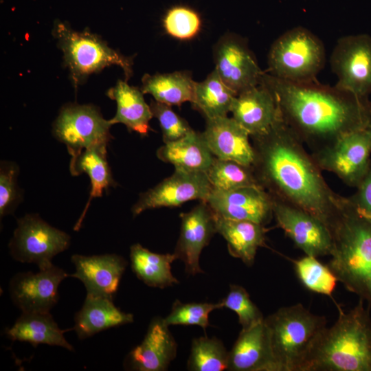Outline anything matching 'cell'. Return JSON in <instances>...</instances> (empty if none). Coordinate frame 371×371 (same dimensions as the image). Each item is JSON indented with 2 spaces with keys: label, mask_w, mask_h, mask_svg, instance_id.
I'll list each match as a JSON object with an SVG mask.
<instances>
[{
  "label": "cell",
  "mask_w": 371,
  "mask_h": 371,
  "mask_svg": "<svg viewBox=\"0 0 371 371\" xmlns=\"http://www.w3.org/2000/svg\"><path fill=\"white\" fill-rule=\"evenodd\" d=\"M348 199L354 209L371 222V161L366 176L356 188V192Z\"/></svg>",
  "instance_id": "cell-40"
},
{
  "label": "cell",
  "mask_w": 371,
  "mask_h": 371,
  "mask_svg": "<svg viewBox=\"0 0 371 371\" xmlns=\"http://www.w3.org/2000/svg\"><path fill=\"white\" fill-rule=\"evenodd\" d=\"M71 259L76 271L69 276L84 284L87 295L113 298L128 264L123 257L114 254H74Z\"/></svg>",
  "instance_id": "cell-18"
},
{
  "label": "cell",
  "mask_w": 371,
  "mask_h": 371,
  "mask_svg": "<svg viewBox=\"0 0 371 371\" xmlns=\"http://www.w3.org/2000/svg\"><path fill=\"white\" fill-rule=\"evenodd\" d=\"M229 352L216 337H199L192 340L188 369L191 371L227 370Z\"/></svg>",
  "instance_id": "cell-33"
},
{
  "label": "cell",
  "mask_w": 371,
  "mask_h": 371,
  "mask_svg": "<svg viewBox=\"0 0 371 371\" xmlns=\"http://www.w3.org/2000/svg\"><path fill=\"white\" fill-rule=\"evenodd\" d=\"M69 170L73 176L86 173L91 181V192L84 211L74 229L78 230L93 198L100 197L104 190L115 185L106 159V146H95L83 150L80 154L71 157Z\"/></svg>",
  "instance_id": "cell-28"
},
{
  "label": "cell",
  "mask_w": 371,
  "mask_h": 371,
  "mask_svg": "<svg viewBox=\"0 0 371 371\" xmlns=\"http://www.w3.org/2000/svg\"><path fill=\"white\" fill-rule=\"evenodd\" d=\"M236 96L214 69L203 81L195 82L191 103L206 119H212L227 116Z\"/></svg>",
  "instance_id": "cell-31"
},
{
  "label": "cell",
  "mask_w": 371,
  "mask_h": 371,
  "mask_svg": "<svg viewBox=\"0 0 371 371\" xmlns=\"http://www.w3.org/2000/svg\"><path fill=\"white\" fill-rule=\"evenodd\" d=\"M223 307L235 312L242 330L247 329L264 320L258 307L251 301L247 290L242 286L230 284L226 297L220 301Z\"/></svg>",
  "instance_id": "cell-36"
},
{
  "label": "cell",
  "mask_w": 371,
  "mask_h": 371,
  "mask_svg": "<svg viewBox=\"0 0 371 371\" xmlns=\"http://www.w3.org/2000/svg\"><path fill=\"white\" fill-rule=\"evenodd\" d=\"M130 259L133 273L148 286L164 289L179 283L171 271L177 259L174 252L157 254L136 243L130 247Z\"/></svg>",
  "instance_id": "cell-29"
},
{
  "label": "cell",
  "mask_w": 371,
  "mask_h": 371,
  "mask_svg": "<svg viewBox=\"0 0 371 371\" xmlns=\"http://www.w3.org/2000/svg\"><path fill=\"white\" fill-rule=\"evenodd\" d=\"M311 154L322 171L333 173L347 186L357 188L371 161V123Z\"/></svg>",
  "instance_id": "cell-8"
},
{
  "label": "cell",
  "mask_w": 371,
  "mask_h": 371,
  "mask_svg": "<svg viewBox=\"0 0 371 371\" xmlns=\"http://www.w3.org/2000/svg\"><path fill=\"white\" fill-rule=\"evenodd\" d=\"M205 202L222 218L249 221L265 226L273 215V199L260 186L229 191L212 189Z\"/></svg>",
  "instance_id": "cell-16"
},
{
  "label": "cell",
  "mask_w": 371,
  "mask_h": 371,
  "mask_svg": "<svg viewBox=\"0 0 371 371\" xmlns=\"http://www.w3.org/2000/svg\"><path fill=\"white\" fill-rule=\"evenodd\" d=\"M337 89L359 98L371 94V36L347 35L336 43L330 58Z\"/></svg>",
  "instance_id": "cell-10"
},
{
  "label": "cell",
  "mask_w": 371,
  "mask_h": 371,
  "mask_svg": "<svg viewBox=\"0 0 371 371\" xmlns=\"http://www.w3.org/2000/svg\"><path fill=\"white\" fill-rule=\"evenodd\" d=\"M157 156L175 170L205 173L215 158L202 134L194 130L177 141L164 144L157 150Z\"/></svg>",
  "instance_id": "cell-25"
},
{
  "label": "cell",
  "mask_w": 371,
  "mask_h": 371,
  "mask_svg": "<svg viewBox=\"0 0 371 371\" xmlns=\"http://www.w3.org/2000/svg\"><path fill=\"white\" fill-rule=\"evenodd\" d=\"M133 320V315L121 311L114 304L113 298L87 295L82 306L75 315L74 330L80 339H85Z\"/></svg>",
  "instance_id": "cell-23"
},
{
  "label": "cell",
  "mask_w": 371,
  "mask_h": 371,
  "mask_svg": "<svg viewBox=\"0 0 371 371\" xmlns=\"http://www.w3.org/2000/svg\"><path fill=\"white\" fill-rule=\"evenodd\" d=\"M325 62L322 41L309 30L298 26L284 32L271 45L267 73L286 82H311L317 81Z\"/></svg>",
  "instance_id": "cell-6"
},
{
  "label": "cell",
  "mask_w": 371,
  "mask_h": 371,
  "mask_svg": "<svg viewBox=\"0 0 371 371\" xmlns=\"http://www.w3.org/2000/svg\"><path fill=\"white\" fill-rule=\"evenodd\" d=\"M65 331L58 327L49 312L22 313L6 334L12 341L29 342L34 347L47 344L74 351L64 336Z\"/></svg>",
  "instance_id": "cell-27"
},
{
  "label": "cell",
  "mask_w": 371,
  "mask_h": 371,
  "mask_svg": "<svg viewBox=\"0 0 371 371\" xmlns=\"http://www.w3.org/2000/svg\"><path fill=\"white\" fill-rule=\"evenodd\" d=\"M111 124L93 105L64 106L53 126V133L65 144L71 157L95 146H107L112 139Z\"/></svg>",
  "instance_id": "cell-11"
},
{
  "label": "cell",
  "mask_w": 371,
  "mask_h": 371,
  "mask_svg": "<svg viewBox=\"0 0 371 371\" xmlns=\"http://www.w3.org/2000/svg\"><path fill=\"white\" fill-rule=\"evenodd\" d=\"M201 134L215 157L253 166L255 153L250 135L233 117L206 119Z\"/></svg>",
  "instance_id": "cell-19"
},
{
  "label": "cell",
  "mask_w": 371,
  "mask_h": 371,
  "mask_svg": "<svg viewBox=\"0 0 371 371\" xmlns=\"http://www.w3.org/2000/svg\"><path fill=\"white\" fill-rule=\"evenodd\" d=\"M143 94L137 87L128 85L126 80H118L107 91V95L117 104L116 113L109 120L111 125L122 123L129 131L146 135L150 130L149 121L153 115Z\"/></svg>",
  "instance_id": "cell-26"
},
{
  "label": "cell",
  "mask_w": 371,
  "mask_h": 371,
  "mask_svg": "<svg viewBox=\"0 0 371 371\" xmlns=\"http://www.w3.org/2000/svg\"><path fill=\"white\" fill-rule=\"evenodd\" d=\"M69 275L54 265L32 271L18 273L9 283L13 303L22 313H47L58 300V287Z\"/></svg>",
  "instance_id": "cell-15"
},
{
  "label": "cell",
  "mask_w": 371,
  "mask_h": 371,
  "mask_svg": "<svg viewBox=\"0 0 371 371\" xmlns=\"http://www.w3.org/2000/svg\"><path fill=\"white\" fill-rule=\"evenodd\" d=\"M291 261L296 275L304 287L333 298L338 280L328 265H323L317 257L308 255Z\"/></svg>",
  "instance_id": "cell-34"
},
{
  "label": "cell",
  "mask_w": 371,
  "mask_h": 371,
  "mask_svg": "<svg viewBox=\"0 0 371 371\" xmlns=\"http://www.w3.org/2000/svg\"><path fill=\"white\" fill-rule=\"evenodd\" d=\"M227 370L279 371L264 320L241 330L229 352Z\"/></svg>",
  "instance_id": "cell-21"
},
{
  "label": "cell",
  "mask_w": 371,
  "mask_h": 371,
  "mask_svg": "<svg viewBox=\"0 0 371 371\" xmlns=\"http://www.w3.org/2000/svg\"><path fill=\"white\" fill-rule=\"evenodd\" d=\"M181 228L174 254L183 261L188 275L203 273L199 265L201 254L216 233L215 215L203 201L190 212L180 214Z\"/></svg>",
  "instance_id": "cell-17"
},
{
  "label": "cell",
  "mask_w": 371,
  "mask_h": 371,
  "mask_svg": "<svg viewBox=\"0 0 371 371\" xmlns=\"http://www.w3.org/2000/svg\"><path fill=\"white\" fill-rule=\"evenodd\" d=\"M273 95L282 120L311 152L371 123V100L317 81L293 83L267 72L260 83Z\"/></svg>",
  "instance_id": "cell-2"
},
{
  "label": "cell",
  "mask_w": 371,
  "mask_h": 371,
  "mask_svg": "<svg viewBox=\"0 0 371 371\" xmlns=\"http://www.w3.org/2000/svg\"><path fill=\"white\" fill-rule=\"evenodd\" d=\"M150 107L153 117L159 123L164 144L177 141L193 131L187 121L178 115L170 105L154 100H151Z\"/></svg>",
  "instance_id": "cell-38"
},
{
  "label": "cell",
  "mask_w": 371,
  "mask_h": 371,
  "mask_svg": "<svg viewBox=\"0 0 371 371\" xmlns=\"http://www.w3.org/2000/svg\"><path fill=\"white\" fill-rule=\"evenodd\" d=\"M142 91L151 94L158 102L180 106L192 102L195 82L186 71L145 74L142 79Z\"/></svg>",
  "instance_id": "cell-30"
},
{
  "label": "cell",
  "mask_w": 371,
  "mask_h": 371,
  "mask_svg": "<svg viewBox=\"0 0 371 371\" xmlns=\"http://www.w3.org/2000/svg\"><path fill=\"white\" fill-rule=\"evenodd\" d=\"M18 167L16 164L3 161L0 170V215L12 213L19 202V188L16 183Z\"/></svg>",
  "instance_id": "cell-39"
},
{
  "label": "cell",
  "mask_w": 371,
  "mask_h": 371,
  "mask_svg": "<svg viewBox=\"0 0 371 371\" xmlns=\"http://www.w3.org/2000/svg\"><path fill=\"white\" fill-rule=\"evenodd\" d=\"M272 197V196H271ZM273 215L277 226L306 255H330L333 236L328 225L313 214L273 198Z\"/></svg>",
  "instance_id": "cell-12"
},
{
  "label": "cell",
  "mask_w": 371,
  "mask_h": 371,
  "mask_svg": "<svg viewBox=\"0 0 371 371\" xmlns=\"http://www.w3.org/2000/svg\"><path fill=\"white\" fill-rule=\"evenodd\" d=\"M177 344L164 319L150 322L142 342L126 358L128 366L139 371L166 370L177 355Z\"/></svg>",
  "instance_id": "cell-22"
},
{
  "label": "cell",
  "mask_w": 371,
  "mask_h": 371,
  "mask_svg": "<svg viewBox=\"0 0 371 371\" xmlns=\"http://www.w3.org/2000/svg\"><path fill=\"white\" fill-rule=\"evenodd\" d=\"M216 233L227 242L229 254L249 267L254 263L259 247H267L265 226L249 221L222 218L215 214Z\"/></svg>",
  "instance_id": "cell-24"
},
{
  "label": "cell",
  "mask_w": 371,
  "mask_h": 371,
  "mask_svg": "<svg viewBox=\"0 0 371 371\" xmlns=\"http://www.w3.org/2000/svg\"><path fill=\"white\" fill-rule=\"evenodd\" d=\"M201 25L199 14L193 10L183 6L174 7L168 10L164 19L166 32L181 40L193 38Z\"/></svg>",
  "instance_id": "cell-37"
},
{
  "label": "cell",
  "mask_w": 371,
  "mask_h": 371,
  "mask_svg": "<svg viewBox=\"0 0 371 371\" xmlns=\"http://www.w3.org/2000/svg\"><path fill=\"white\" fill-rule=\"evenodd\" d=\"M69 244L67 233L51 226L37 214H26L17 221L8 246L13 259L44 269L52 266L53 258L66 250Z\"/></svg>",
  "instance_id": "cell-9"
},
{
  "label": "cell",
  "mask_w": 371,
  "mask_h": 371,
  "mask_svg": "<svg viewBox=\"0 0 371 371\" xmlns=\"http://www.w3.org/2000/svg\"><path fill=\"white\" fill-rule=\"evenodd\" d=\"M221 308L223 305L221 302L218 303H182L176 300L172 304L170 313L163 319L168 326L194 325L199 326L205 330V328L210 326V313L214 310Z\"/></svg>",
  "instance_id": "cell-35"
},
{
  "label": "cell",
  "mask_w": 371,
  "mask_h": 371,
  "mask_svg": "<svg viewBox=\"0 0 371 371\" xmlns=\"http://www.w3.org/2000/svg\"><path fill=\"white\" fill-rule=\"evenodd\" d=\"M231 113L250 137L264 134L281 119L273 95L262 84L238 94Z\"/></svg>",
  "instance_id": "cell-20"
},
{
  "label": "cell",
  "mask_w": 371,
  "mask_h": 371,
  "mask_svg": "<svg viewBox=\"0 0 371 371\" xmlns=\"http://www.w3.org/2000/svg\"><path fill=\"white\" fill-rule=\"evenodd\" d=\"M250 137L259 185L273 198L313 214L330 229L348 198L330 188L296 134L281 117L267 132Z\"/></svg>",
  "instance_id": "cell-1"
},
{
  "label": "cell",
  "mask_w": 371,
  "mask_h": 371,
  "mask_svg": "<svg viewBox=\"0 0 371 371\" xmlns=\"http://www.w3.org/2000/svg\"><path fill=\"white\" fill-rule=\"evenodd\" d=\"M264 321L279 371H302L326 327L324 317L312 313L300 303L280 308Z\"/></svg>",
  "instance_id": "cell-5"
},
{
  "label": "cell",
  "mask_w": 371,
  "mask_h": 371,
  "mask_svg": "<svg viewBox=\"0 0 371 371\" xmlns=\"http://www.w3.org/2000/svg\"><path fill=\"white\" fill-rule=\"evenodd\" d=\"M359 298L348 312L337 306L339 316L315 342L302 371H371L370 308Z\"/></svg>",
  "instance_id": "cell-3"
},
{
  "label": "cell",
  "mask_w": 371,
  "mask_h": 371,
  "mask_svg": "<svg viewBox=\"0 0 371 371\" xmlns=\"http://www.w3.org/2000/svg\"><path fill=\"white\" fill-rule=\"evenodd\" d=\"M330 231L333 248L328 267L348 291L371 305V222L348 199Z\"/></svg>",
  "instance_id": "cell-4"
},
{
  "label": "cell",
  "mask_w": 371,
  "mask_h": 371,
  "mask_svg": "<svg viewBox=\"0 0 371 371\" xmlns=\"http://www.w3.org/2000/svg\"><path fill=\"white\" fill-rule=\"evenodd\" d=\"M212 189L229 191L243 187L260 186L252 166L232 160L215 157L206 172Z\"/></svg>",
  "instance_id": "cell-32"
},
{
  "label": "cell",
  "mask_w": 371,
  "mask_h": 371,
  "mask_svg": "<svg viewBox=\"0 0 371 371\" xmlns=\"http://www.w3.org/2000/svg\"><path fill=\"white\" fill-rule=\"evenodd\" d=\"M212 190L205 172L175 170L171 176L142 193L132 212L135 216L147 210L178 207L191 200L205 201Z\"/></svg>",
  "instance_id": "cell-13"
},
{
  "label": "cell",
  "mask_w": 371,
  "mask_h": 371,
  "mask_svg": "<svg viewBox=\"0 0 371 371\" xmlns=\"http://www.w3.org/2000/svg\"><path fill=\"white\" fill-rule=\"evenodd\" d=\"M53 34L76 85L92 73L114 65L123 69L125 80L131 76L132 59L111 48L96 34L89 31L76 32L59 20L54 22Z\"/></svg>",
  "instance_id": "cell-7"
},
{
  "label": "cell",
  "mask_w": 371,
  "mask_h": 371,
  "mask_svg": "<svg viewBox=\"0 0 371 371\" xmlns=\"http://www.w3.org/2000/svg\"><path fill=\"white\" fill-rule=\"evenodd\" d=\"M215 70L222 80L237 95L260 83L264 71L242 38L227 34L214 50Z\"/></svg>",
  "instance_id": "cell-14"
}]
</instances>
